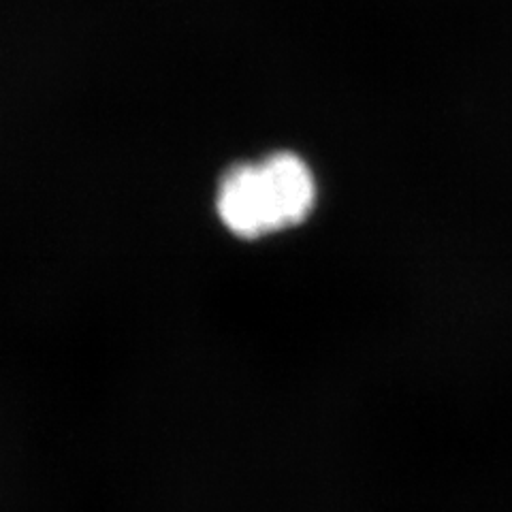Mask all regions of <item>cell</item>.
Here are the masks:
<instances>
[{"label": "cell", "mask_w": 512, "mask_h": 512, "mask_svg": "<svg viewBox=\"0 0 512 512\" xmlns=\"http://www.w3.org/2000/svg\"><path fill=\"white\" fill-rule=\"evenodd\" d=\"M316 203V182L306 160L276 152L261 163H242L222 175L216 210L233 235L261 239L293 229Z\"/></svg>", "instance_id": "1"}]
</instances>
